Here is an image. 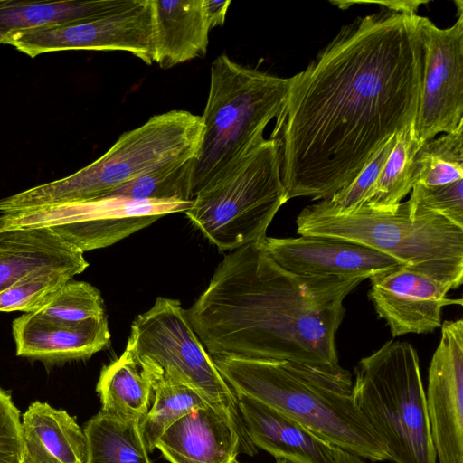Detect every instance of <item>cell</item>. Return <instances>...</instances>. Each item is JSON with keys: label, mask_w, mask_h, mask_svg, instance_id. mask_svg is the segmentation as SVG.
<instances>
[{"label": "cell", "mask_w": 463, "mask_h": 463, "mask_svg": "<svg viewBox=\"0 0 463 463\" xmlns=\"http://www.w3.org/2000/svg\"><path fill=\"white\" fill-rule=\"evenodd\" d=\"M418 14L382 9L344 25L294 75L270 138L286 200H324L415 125L423 70Z\"/></svg>", "instance_id": "1"}, {"label": "cell", "mask_w": 463, "mask_h": 463, "mask_svg": "<svg viewBox=\"0 0 463 463\" xmlns=\"http://www.w3.org/2000/svg\"><path fill=\"white\" fill-rule=\"evenodd\" d=\"M365 279L295 274L259 241L224 256L186 315L212 356L335 367L344 299Z\"/></svg>", "instance_id": "2"}, {"label": "cell", "mask_w": 463, "mask_h": 463, "mask_svg": "<svg viewBox=\"0 0 463 463\" xmlns=\"http://www.w3.org/2000/svg\"><path fill=\"white\" fill-rule=\"evenodd\" d=\"M213 359L237 396L264 403L362 458L390 460L385 445L354 400L350 373L340 365L235 355Z\"/></svg>", "instance_id": "3"}, {"label": "cell", "mask_w": 463, "mask_h": 463, "mask_svg": "<svg viewBox=\"0 0 463 463\" xmlns=\"http://www.w3.org/2000/svg\"><path fill=\"white\" fill-rule=\"evenodd\" d=\"M203 135L201 116L177 109L154 115L123 133L105 154L71 175L0 199V213L101 198L147 172L195 158Z\"/></svg>", "instance_id": "4"}, {"label": "cell", "mask_w": 463, "mask_h": 463, "mask_svg": "<svg viewBox=\"0 0 463 463\" xmlns=\"http://www.w3.org/2000/svg\"><path fill=\"white\" fill-rule=\"evenodd\" d=\"M291 83V77L242 66L225 54L213 61L201 116L203 135L194 165L193 199L265 141L264 130L281 112Z\"/></svg>", "instance_id": "5"}, {"label": "cell", "mask_w": 463, "mask_h": 463, "mask_svg": "<svg viewBox=\"0 0 463 463\" xmlns=\"http://www.w3.org/2000/svg\"><path fill=\"white\" fill-rule=\"evenodd\" d=\"M296 225L300 236L356 242L445 279L454 288L462 284L463 228L409 200L392 213L364 204L348 215L324 213L310 204L298 215Z\"/></svg>", "instance_id": "6"}, {"label": "cell", "mask_w": 463, "mask_h": 463, "mask_svg": "<svg viewBox=\"0 0 463 463\" xmlns=\"http://www.w3.org/2000/svg\"><path fill=\"white\" fill-rule=\"evenodd\" d=\"M354 400L394 463H437L414 347L388 341L354 369Z\"/></svg>", "instance_id": "7"}, {"label": "cell", "mask_w": 463, "mask_h": 463, "mask_svg": "<svg viewBox=\"0 0 463 463\" xmlns=\"http://www.w3.org/2000/svg\"><path fill=\"white\" fill-rule=\"evenodd\" d=\"M286 202L280 144L269 138L203 188L184 214L211 243L232 251L264 238Z\"/></svg>", "instance_id": "8"}, {"label": "cell", "mask_w": 463, "mask_h": 463, "mask_svg": "<svg viewBox=\"0 0 463 463\" xmlns=\"http://www.w3.org/2000/svg\"><path fill=\"white\" fill-rule=\"evenodd\" d=\"M130 329L126 350L165 378L199 393L234 428L244 454H257V448L248 437L236 393L194 332L179 300L158 297L150 309L134 319Z\"/></svg>", "instance_id": "9"}, {"label": "cell", "mask_w": 463, "mask_h": 463, "mask_svg": "<svg viewBox=\"0 0 463 463\" xmlns=\"http://www.w3.org/2000/svg\"><path fill=\"white\" fill-rule=\"evenodd\" d=\"M193 200H136L125 197L0 213V230L48 227L81 252L105 248L170 213H184Z\"/></svg>", "instance_id": "10"}, {"label": "cell", "mask_w": 463, "mask_h": 463, "mask_svg": "<svg viewBox=\"0 0 463 463\" xmlns=\"http://www.w3.org/2000/svg\"><path fill=\"white\" fill-rule=\"evenodd\" d=\"M455 4L458 19L448 28L419 16L423 70L414 129L420 146L463 122V2Z\"/></svg>", "instance_id": "11"}, {"label": "cell", "mask_w": 463, "mask_h": 463, "mask_svg": "<svg viewBox=\"0 0 463 463\" xmlns=\"http://www.w3.org/2000/svg\"><path fill=\"white\" fill-rule=\"evenodd\" d=\"M31 58L61 51H124L154 61L151 0L91 20L25 32H10L6 43Z\"/></svg>", "instance_id": "12"}, {"label": "cell", "mask_w": 463, "mask_h": 463, "mask_svg": "<svg viewBox=\"0 0 463 463\" xmlns=\"http://www.w3.org/2000/svg\"><path fill=\"white\" fill-rule=\"evenodd\" d=\"M426 395L437 463H463V320L441 324Z\"/></svg>", "instance_id": "13"}, {"label": "cell", "mask_w": 463, "mask_h": 463, "mask_svg": "<svg viewBox=\"0 0 463 463\" xmlns=\"http://www.w3.org/2000/svg\"><path fill=\"white\" fill-rule=\"evenodd\" d=\"M369 298L392 336L431 333L441 326L442 307L462 305L446 297L452 284L421 269L401 265L371 276Z\"/></svg>", "instance_id": "14"}, {"label": "cell", "mask_w": 463, "mask_h": 463, "mask_svg": "<svg viewBox=\"0 0 463 463\" xmlns=\"http://www.w3.org/2000/svg\"><path fill=\"white\" fill-rule=\"evenodd\" d=\"M283 269L299 275L364 277L403 265L364 245L333 238L299 236L260 240Z\"/></svg>", "instance_id": "15"}, {"label": "cell", "mask_w": 463, "mask_h": 463, "mask_svg": "<svg viewBox=\"0 0 463 463\" xmlns=\"http://www.w3.org/2000/svg\"><path fill=\"white\" fill-rule=\"evenodd\" d=\"M12 334L17 356L49 364L90 358L110 341L106 316L65 323L24 313L13 321Z\"/></svg>", "instance_id": "16"}, {"label": "cell", "mask_w": 463, "mask_h": 463, "mask_svg": "<svg viewBox=\"0 0 463 463\" xmlns=\"http://www.w3.org/2000/svg\"><path fill=\"white\" fill-rule=\"evenodd\" d=\"M156 449L170 463H233L238 454L244 453L234 428L210 405L175 421Z\"/></svg>", "instance_id": "17"}, {"label": "cell", "mask_w": 463, "mask_h": 463, "mask_svg": "<svg viewBox=\"0 0 463 463\" xmlns=\"http://www.w3.org/2000/svg\"><path fill=\"white\" fill-rule=\"evenodd\" d=\"M237 397L248 437L256 448L292 463H335V447L327 440L264 403Z\"/></svg>", "instance_id": "18"}, {"label": "cell", "mask_w": 463, "mask_h": 463, "mask_svg": "<svg viewBox=\"0 0 463 463\" xmlns=\"http://www.w3.org/2000/svg\"><path fill=\"white\" fill-rule=\"evenodd\" d=\"M88 266L83 252L48 227L0 230V292L37 269H70L80 274Z\"/></svg>", "instance_id": "19"}, {"label": "cell", "mask_w": 463, "mask_h": 463, "mask_svg": "<svg viewBox=\"0 0 463 463\" xmlns=\"http://www.w3.org/2000/svg\"><path fill=\"white\" fill-rule=\"evenodd\" d=\"M154 61L160 68L204 56L209 31L203 0H151Z\"/></svg>", "instance_id": "20"}, {"label": "cell", "mask_w": 463, "mask_h": 463, "mask_svg": "<svg viewBox=\"0 0 463 463\" xmlns=\"http://www.w3.org/2000/svg\"><path fill=\"white\" fill-rule=\"evenodd\" d=\"M22 463H86L83 430L66 411L33 402L22 415Z\"/></svg>", "instance_id": "21"}, {"label": "cell", "mask_w": 463, "mask_h": 463, "mask_svg": "<svg viewBox=\"0 0 463 463\" xmlns=\"http://www.w3.org/2000/svg\"><path fill=\"white\" fill-rule=\"evenodd\" d=\"M96 392L100 411L124 421L141 422L153 401L150 375L126 349L119 357L103 366Z\"/></svg>", "instance_id": "22"}, {"label": "cell", "mask_w": 463, "mask_h": 463, "mask_svg": "<svg viewBox=\"0 0 463 463\" xmlns=\"http://www.w3.org/2000/svg\"><path fill=\"white\" fill-rule=\"evenodd\" d=\"M133 1L0 0V31L25 32L91 20L124 9Z\"/></svg>", "instance_id": "23"}, {"label": "cell", "mask_w": 463, "mask_h": 463, "mask_svg": "<svg viewBox=\"0 0 463 463\" xmlns=\"http://www.w3.org/2000/svg\"><path fill=\"white\" fill-rule=\"evenodd\" d=\"M140 423L124 421L99 411L83 429L86 463H152Z\"/></svg>", "instance_id": "24"}, {"label": "cell", "mask_w": 463, "mask_h": 463, "mask_svg": "<svg viewBox=\"0 0 463 463\" xmlns=\"http://www.w3.org/2000/svg\"><path fill=\"white\" fill-rule=\"evenodd\" d=\"M153 384V401L140 423L148 452L154 451L162 434L175 421L193 411L209 405L195 391L162 376L150 365L138 362Z\"/></svg>", "instance_id": "25"}, {"label": "cell", "mask_w": 463, "mask_h": 463, "mask_svg": "<svg viewBox=\"0 0 463 463\" xmlns=\"http://www.w3.org/2000/svg\"><path fill=\"white\" fill-rule=\"evenodd\" d=\"M414 126L397 133L374 192L366 203L370 209L383 213L394 212L411 191L415 184L414 159L420 147L415 137Z\"/></svg>", "instance_id": "26"}, {"label": "cell", "mask_w": 463, "mask_h": 463, "mask_svg": "<svg viewBox=\"0 0 463 463\" xmlns=\"http://www.w3.org/2000/svg\"><path fill=\"white\" fill-rule=\"evenodd\" d=\"M463 179V122L424 143L414 159L415 184L442 185Z\"/></svg>", "instance_id": "27"}, {"label": "cell", "mask_w": 463, "mask_h": 463, "mask_svg": "<svg viewBox=\"0 0 463 463\" xmlns=\"http://www.w3.org/2000/svg\"><path fill=\"white\" fill-rule=\"evenodd\" d=\"M195 158L178 161L139 175L103 197L191 201Z\"/></svg>", "instance_id": "28"}, {"label": "cell", "mask_w": 463, "mask_h": 463, "mask_svg": "<svg viewBox=\"0 0 463 463\" xmlns=\"http://www.w3.org/2000/svg\"><path fill=\"white\" fill-rule=\"evenodd\" d=\"M78 274L70 269L45 268L34 270L0 292V312H37Z\"/></svg>", "instance_id": "29"}, {"label": "cell", "mask_w": 463, "mask_h": 463, "mask_svg": "<svg viewBox=\"0 0 463 463\" xmlns=\"http://www.w3.org/2000/svg\"><path fill=\"white\" fill-rule=\"evenodd\" d=\"M396 135L382 146L352 182L331 197L311 205L324 213L348 215L366 204L374 192L381 172L395 143Z\"/></svg>", "instance_id": "30"}, {"label": "cell", "mask_w": 463, "mask_h": 463, "mask_svg": "<svg viewBox=\"0 0 463 463\" xmlns=\"http://www.w3.org/2000/svg\"><path fill=\"white\" fill-rule=\"evenodd\" d=\"M37 313L65 323H80L106 316L99 290L88 282L73 279L69 280Z\"/></svg>", "instance_id": "31"}, {"label": "cell", "mask_w": 463, "mask_h": 463, "mask_svg": "<svg viewBox=\"0 0 463 463\" xmlns=\"http://www.w3.org/2000/svg\"><path fill=\"white\" fill-rule=\"evenodd\" d=\"M409 201L413 206L440 215L463 228V179L433 186L416 184Z\"/></svg>", "instance_id": "32"}, {"label": "cell", "mask_w": 463, "mask_h": 463, "mask_svg": "<svg viewBox=\"0 0 463 463\" xmlns=\"http://www.w3.org/2000/svg\"><path fill=\"white\" fill-rule=\"evenodd\" d=\"M24 441L20 411L0 387V463H22Z\"/></svg>", "instance_id": "33"}, {"label": "cell", "mask_w": 463, "mask_h": 463, "mask_svg": "<svg viewBox=\"0 0 463 463\" xmlns=\"http://www.w3.org/2000/svg\"><path fill=\"white\" fill-rule=\"evenodd\" d=\"M230 4L231 0H203L205 16L210 30L224 24Z\"/></svg>", "instance_id": "34"}, {"label": "cell", "mask_w": 463, "mask_h": 463, "mask_svg": "<svg viewBox=\"0 0 463 463\" xmlns=\"http://www.w3.org/2000/svg\"><path fill=\"white\" fill-rule=\"evenodd\" d=\"M378 4L383 6V9L393 11L404 14H417V11L420 5L427 4L428 1H412V0H399V1H383V2H370Z\"/></svg>", "instance_id": "35"}, {"label": "cell", "mask_w": 463, "mask_h": 463, "mask_svg": "<svg viewBox=\"0 0 463 463\" xmlns=\"http://www.w3.org/2000/svg\"><path fill=\"white\" fill-rule=\"evenodd\" d=\"M335 463H365L364 460L348 451L335 448Z\"/></svg>", "instance_id": "36"}, {"label": "cell", "mask_w": 463, "mask_h": 463, "mask_svg": "<svg viewBox=\"0 0 463 463\" xmlns=\"http://www.w3.org/2000/svg\"><path fill=\"white\" fill-rule=\"evenodd\" d=\"M7 33V32L0 31V44H5Z\"/></svg>", "instance_id": "37"}, {"label": "cell", "mask_w": 463, "mask_h": 463, "mask_svg": "<svg viewBox=\"0 0 463 463\" xmlns=\"http://www.w3.org/2000/svg\"><path fill=\"white\" fill-rule=\"evenodd\" d=\"M233 463H239V462L236 460V461H234Z\"/></svg>", "instance_id": "38"}]
</instances>
